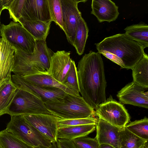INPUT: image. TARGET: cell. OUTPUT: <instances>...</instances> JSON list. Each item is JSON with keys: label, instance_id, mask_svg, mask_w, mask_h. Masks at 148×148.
<instances>
[{"label": "cell", "instance_id": "cell-23", "mask_svg": "<svg viewBox=\"0 0 148 148\" xmlns=\"http://www.w3.org/2000/svg\"><path fill=\"white\" fill-rule=\"evenodd\" d=\"M133 81L148 88V56L145 53L142 58L131 69Z\"/></svg>", "mask_w": 148, "mask_h": 148}, {"label": "cell", "instance_id": "cell-4", "mask_svg": "<svg viewBox=\"0 0 148 148\" xmlns=\"http://www.w3.org/2000/svg\"><path fill=\"white\" fill-rule=\"evenodd\" d=\"M38 113L51 114L38 95L28 89L18 88L6 114L11 116Z\"/></svg>", "mask_w": 148, "mask_h": 148}, {"label": "cell", "instance_id": "cell-33", "mask_svg": "<svg viewBox=\"0 0 148 148\" xmlns=\"http://www.w3.org/2000/svg\"><path fill=\"white\" fill-rule=\"evenodd\" d=\"M34 148H59V147L56 141L53 142L51 145L49 147H46L40 145L36 147H34Z\"/></svg>", "mask_w": 148, "mask_h": 148}, {"label": "cell", "instance_id": "cell-22", "mask_svg": "<svg viewBox=\"0 0 148 148\" xmlns=\"http://www.w3.org/2000/svg\"><path fill=\"white\" fill-rule=\"evenodd\" d=\"M125 34L140 44L144 49L148 47V25L143 23L127 26Z\"/></svg>", "mask_w": 148, "mask_h": 148}, {"label": "cell", "instance_id": "cell-17", "mask_svg": "<svg viewBox=\"0 0 148 148\" xmlns=\"http://www.w3.org/2000/svg\"><path fill=\"white\" fill-rule=\"evenodd\" d=\"M15 49L2 38H0V84L11 79Z\"/></svg>", "mask_w": 148, "mask_h": 148}, {"label": "cell", "instance_id": "cell-31", "mask_svg": "<svg viewBox=\"0 0 148 148\" xmlns=\"http://www.w3.org/2000/svg\"><path fill=\"white\" fill-rule=\"evenodd\" d=\"M77 148H100L96 139L84 136L72 140Z\"/></svg>", "mask_w": 148, "mask_h": 148}, {"label": "cell", "instance_id": "cell-26", "mask_svg": "<svg viewBox=\"0 0 148 148\" xmlns=\"http://www.w3.org/2000/svg\"><path fill=\"white\" fill-rule=\"evenodd\" d=\"M0 148H34V147L5 129L0 131Z\"/></svg>", "mask_w": 148, "mask_h": 148}, {"label": "cell", "instance_id": "cell-18", "mask_svg": "<svg viewBox=\"0 0 148 148\" xmlns=\"http://www.w3.org/2000/svg\"><path fill=\"white\" fill-rule=\"evenodd\" d=\"M23 77L28 82L40 86L60 89L68 94L79 96L78 94L67 88L53 78L48 72L34 74Z\"/></svg>", "mask_w": 148, "mask_h": 148}, {"label": "cell", "instance_id": "cell-7", "mask_svg": "<svg viewBox=\"0 0 148 148\" xmlns=\"http://www.w3.org/2000/svg\"><path fill=\"white\" fill-rule=\"evenodd\" d=\"M95 111L99 118L119 128L125 127L130 120V115L123 105L111 96L99 104Z\"/></svg>", "mask_w": 148, "mask_h": 148}, {"label": "cell", "instance_id": "cell-9", "mask_svg": "<svg viewBox=\"0 0 148 148\" xmlns=\"http://www.w3.org/2000/svg\"><path fill=\"white\" fill-rule=\"evenodd\" d=\"M87 0H61L64 33L69 42L72 45L74 40L76 28L82 14L78 8L79 2L85 3Z\"/></svg>", "mask_w": 148, "mask_h": 148}, {"label": "cell", "instance_id": "cell-36", "mask_svg": "<svg viewBox=\"0 0 148 148\" xmlns=\"http://www.w3.org/2000/svg\"><path fill=\"white\" fill-rule=\"evenodd\" d=\"M140 148H148V142L146 143L144 145L142 146Z\"/></svg>", "mask_w": 148, "mask_h": 148}, {"label": "cell", "instance_id": "cell-21", "mask_svg": "<svg viewBox=\"0 0 148 148\" xmlns=\"http://www.w3.org/2000/svg\"><path fill=\"white\" fill-rule=\"evenodd\" d=\"M52 21H22L20 23L35 40H45L48 36Z\"/></svg>", "mask_w": 148, "mask_h": 148}, {"label": "cell", "instance_id": "cell-27", "mask_svg": "<svg viewBox=\"0 0 148 148\" xmlns=\"http://www.w3.org/2000/svg\"><path fill=\"white\" fill-rule=\"evenodd\" d=\"M125 126L136 135L148 141V119L147 117L131 122Z\"/></svg>", "mask_w": 148, "mask_h": 148}, {"label": "cell", "instance_id": "cell-14", "mask_svg": "<svg viewBox=\"0 0 148 148\" xmlns=\"http://www.w3.org/2000/svg\"><path fill=\"white\" fill-rule=\"evenodd\" d=\"M70 54V51L64 50L58 51L54 53L47 72L53 78L63 84L72 60Z\"/></svg>", "mask_w": 148, "mask_h": 148}, {"label": "cell", "instance_id": "cell-5", "mask_svg": "<svg viewBox=\"0 0 148 148\" xmlns=\"http://www.w3.org/2000/svg\"><path fill=\"white\" fill-rule=\"evenodd\" d=\"M6 130L19 139L34 147L40 145L50 146L51 141L29 123L22 115L11 116Z\"/></svg>", "mask_w": 148, "mask_h": 148}, {"label": "cell", "instance_id": "cell-8", "mask_svg": "<svg viewBox=\"0 0 148 148\" xmlns=\"http://www.w3.org/2000/svg\"><path fill=\"white\" fill-rule=\"evenodd\" d=\"M11 79L17 88L30 90L39 97L44 103L63 102L65 95L67 94L60 88L34 84L27 81L23 77L14 74L12 75Z\"/></svg>", "mask_w": 148, "mask_h": 148}, {"label": "cell", "instance_id": "cell-6", "mask_svg": "<svg viewBox=\"0 0 148 148\" xmlns=\"http://www.w3.org/2000/svg\"><path fill=\"white\" fill-rule=\"evenodd\" d=\"M0 35L15 50L30 54L34 51L35 39L19 23L11 21L7 25L1 24Z\"/></svg>", "mask_w": 148, "mask_h": 148}, {"label": "cell", "instance_id": "cell-34", "mask_svg": "<svg viewBox=\"0 0 148 148\" xmlns=\"http://www.w3.org/2000/svg\"><path fill=\"white\" fill-rule=\"evenodd\" d=\"M5 0H0V16L2 11L5 9Z\"/></svg>", "mask_w": 148, "mask_h": 148}, {"label": "cell", "instance_id": "cell-10", "mask_svg": "<svg viewBox=\"0 0 148 148\" xmlns=\"http://www.w3.org/2000/svg\"><path fill=\"white\" fill-rule=\"evenodd\" d=\"M25 119L52 142L57 141V123L60 118L51 114L38 113L22 115Z\"/></svg>", "mask_w": 148, "mask_h": 148}, {"label": "cell", "instance_id": "cell-3", "mask_svg": "<svg viewBox=\"0 0 148 148\" xmlns=\"http://www.w3.org/2000/svg\"><path fill=\"white\" fill-rule=\"evenodd\" d=\"M45 104L49 112L62 119L95 118L97 116L95 110L80 95L67 93L63 102H47Z\"/></svg>", "mask_w": 148, "mask_h": 148}, {"label": "cell", "instance_id": "cell-11", "mask_svg": "<svg viewBox=\"0 0 148 148\" xmlns=\"http://www.w3.org/2000/svg\"><path fill=\"white\" fill-rule=\"evenodd\" d=\"M148 88L133 81L122 88L116 95L122 104H130L148 108Z\"/></svg>", "mask_w": 148, "mask_h": 148}, {"label": "cell", "instance_id": "cell-29", "mask_svg": "<svg viewBox=\"0 0 148 148\" xmlns=\"http://www.w3.org/2000/svg\"><path fill=\"white\" fill-rule=\"evenodd\" d=\"M63 85L75 92L79 94L77 70L75 62L72 60Z\"/></svg>", "mask_w": 148, "mask_h": 148}, {"label": "cell", "instance_id": "cell-16", "mask_svg": "<svg viewBox=\"0 0 148 148\" xmlns=\"http://www.w3.org/2000/svg\"><path fill=\"white\" fill-rule=\"evenodd\" d=\"M91 14L95 16L99 23H109L116 20L119 12L118 7L110 0H92Z\"/></svg>", "mask_w": 148, "mask_h": 148}, {"label": "cell", "instance_id": "cell-13", "mask_svg": "<svg viewBox=\"0 0 148 148\" xmlns=\"http://www.w3.org/2000/svg\"><path fill=\"white\" fill-rule=\"evenodd\" d=\"M54 53L47 46L46 40H35L33 52L29 54V61L37 73L47 72Z\"/></svg>", "mask_w": 148, "mask_h": 148}, {"label": "cell", "instance_id": "cell-24", "mask_svg": "<svg viewBox=\"0 0 148 148\" xmlns=\"http://www.w3.org/2000/svg\"><path fill=\"white\" fill-rule=\"evenodd\" d=\"M89 29L87 24L82 17L77 25L75 38L73 46L79 55L84 53L88 36Z\"/></svg>", "mask_w": 148, "mask_h": 148}, {"label": "cell", "instance_id": "cell-32", "mask_svg": "<svg viewBox=\"0 0 148 148\" xmlns=\"http://www.w3.org/2000/svg\"><path fill=\"white\" fill-rule=\"evenodd\" d=\"M57 142L59 148H77L72 140L58 139Z\"/></svg>", "mask_w": 148, "mask_h": 148}, {"label": "cell", "instance_id": "cell-2", "mask_svg": "<svg viewBox=\"0 0 148 148\" xmlns=\"http://www.w3.org/2000/svg\"><path fill=\"white\" fill-rule=\"evenodd\" d=\"M95 45L98 53L127 69H132L145 53L140 44L125 33L106 37Z\"/></svg>", "mask_w": 148, "mask_h": 148}, {"label": "cell", "instance_id": "cell-15", "mask_svg": "<svg viewBox=\"0 0 148 148\" xmlns=\"http://www.w3.org/2000/svg\"><path fill=\"white\" fill-rule=\"evenodd\" d=\"M96 128L95 138L99 145L107 144L115 148H120V128L99 118L96 125Z\"/></svg>", "mask_w": 148, "mask_h": 148}, {"label": "cell", "instance_id": "cell-20", "mask_svg": "<svg viewBox=\"0 0 148 148\" xmlns=\"http://www.w3.org/2000/svg\"><path fill=\"white\" fill-rule=\"evenodd\" d=\"M17 89L11 79L4 80L0 84V116L6 114Z\"/></svg>", "mask_w": 148, "mask_h": 148}, {"label": "cell", "instance_id": "cell-30", "mask_svg": "<svg viewBox=\"0 0 148 148\" xmlns=\"http://www.w3.org/2000/svg\"><path fill=\"white\" fill-rule=\"evenodd\" d=\"M98 120L95 118L90 117L71 119H63L60 118L57 123L58 129L71 126L88 124L96 125Z\"/></svg>", "mask_w": 148, "mask_h": 148}, {"label": "cell", "instance_id": "cell-35", "mask_svg": "<svg viewBox=\"0 0 148 148\" xmlns=\"http://www.w3.org/2000/svg\"><path fill=\"white\" fill-rule=\"evenodd\" d=\"M99 147L100 148H115L110 145L105 144L99 145Z\"/></svg>", "mask_w": 148, "mask_h": 148}, {"label": "cell", "instance_id": "cell-12", "mask_svg": "<svg viewBox=\"0 0 148 148\" xmlns=\"http://www.w3.org/2000/svg\"><path fill=\"white\" fill-rule=\"evenodd\" d=\"M35 21H51L48 0H24L18 23Z\"/></svg>", "mask_w": 148, "mask_h": 148}, {"label": "cell", "instance_id": "cell-25", "mask_svg": "<svg viewBox=\"0 0 148 148\" xmlns=\"http://www.w3.org/2000/svg\"><path fill=\"white\" fill-rule=\"evenodd\" d=\"M119 134L120 148H140L148 141L136 135L125 126L120 128Z\"/></svg>", "mask_w": 148, "mask_h": 148}, {"label": "cell", "instance_id": "cell-1", "mask_svg": "<svg viewBox=\"0 0 148 148\" xmlns=\"http://www.w3.org/2000/svg\"><path fill=\"white\" fill-rule=\"evenodd\" d=\"M77 68L79 92L86 103L96 110L106 100V82L101 54L90 51L79 61Z\"/></svg>", "mask_w": 148, "mask_h": 148}, {"label": "cell", "instance_id": "cell-19", "mask_svg": "<svg viewBox=\"0 0 148 148\" xmlns=\"http://www.w3.org/2000/svg\"><path fill=\"white\" fill-rule=\"evenodd\" d=\"M96 125L88 124L71 126L58 129L57 138L70 140L86 136L95 129Z\"/></svg>", "mask_w": 148, "mask_h": 148}, {"label": "cell", "instance_id": "cell-28", "mask_svg": "<svg viewBox=\"0 0 148 148\" xmlns=\"http://www.w3.org/2000/svg\"><path fill=\"white\" fill-rule=\"evenodd\" d=\"M48 1L51 21L54 22L64 32L61 0H48Z\"/></svg>", "mask_w": 148, "mask_h": 148}]
</instances>
